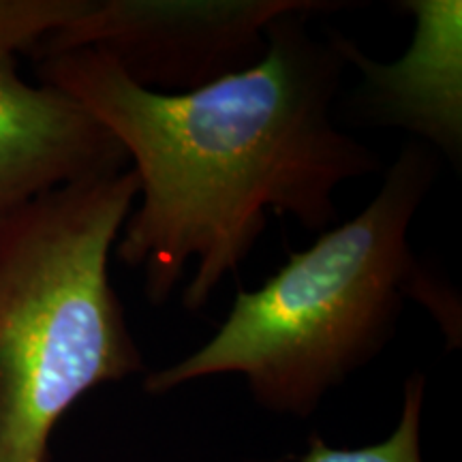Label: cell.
I'll return each instance as SVG.
<instances>
[{
	"instance_id": "cell-4",
	"label": "cell",
	"mask_w": 462,
	"mask_h": 462,
	"mask_svg": "<svg viewBox=\"0 0 462 462\" xmlns=\"http://www.w3.org/2000/svg\"><path fill=\"white\" fill-rule=\"evenodd\" d=\"M319 0H88L84 14L32 51L48 58L90 48L133 84L178 95L255 65L265 32L293 11H337Z\"/></svg>"
},
{
	"instance_id": "cell-6",
	"label": "cell",
	"mask_w": 462,
	"mask_h": 462,
	"mask_svg": "<svg viewBox=\"0 0 462 462\" xmlns=\"http://www.w3.org/2000/svg\"><path fill=\"white\" fill-rule=\"evenodd\" d=\"M123 146L65 92L0 56V223L67 184L126 170Z\"/></svg>"
},
{
	"instance_id": "cell-3",
	"label": "cell",
	"mask_w": 462,
	"mask_h": 462,
	"mask_svg": "<svg viewBox=\"0 0 462 462\" xmlns=\"http://www.w3.org/2000/svg\"><path fill=\"white\" fill-rule=\"evenodd\" d=\"M137 190L126 167L0 223V462H50L51 432L79 398L143 373L109 279Z\"/></svg>"
},
{
	"instance_id": "cell-7",
	"label": "cell",
	"mask_w": 462,
	"mask_h": 462,
	"mask_svg": "<svg viewBox=\"0 0 462 462\" xmlns=\"http://www.w3.org/2000/svg\"><path fill=\"white\" fill-rule=\"evenodd\" d=\"M426 377L413 373L404 383L402 413L394 432L366 448H330L321 435H310L309 452L300 462H424L421 460V411H424Z\"/></svg>"
},
{
	"instance_id": "cell-1",
	"label": "cell",
	"mask_w": 462,
	"mask_h": 462,
	"mask_svg": "<svg viewBox=\"0 0 462 462\" xmlns=\"http://www.w3.org/2000/svg\"><path fill=\"white\" fill-rule=\"evenodd\" d=\"M310 14L274 20L255 65L178 95L133 84L90 48L37 60L39 82L78 101L133 163L140 190L114 248L150 304L170 302L190 265L182 304L204 309L268 215L321 234L340 218L338 189L383 167L334 125L346 65L330 39L310 34Z\"/></svg>"
},
{
	"instance_id": "cell-8",
	"label": "cell",
	"mask_w": 462,
	"mask_h": 462,
	"mask_svg": "<svg viewBox=\"0 0 462 462\" xmlns=\"http://www.w3.org/2000/svg\"><path fill=\"white\" fill-rule=\"evenodd\" d=\"M86 7L88 0H0V56L32 54Z\"/></svg>"
},
{
	"instance_id": "cell-5",
	"label": "cell",
	"mask_w": 462,
	"mask_h": 462,
	"mask_svg": "<svg viewBox=\"0 0 462 462\" xmlns=\"http://www.w3.org/2000/svg\"><path fill=\"white\" fill-rule=\"evenodd\" d=\"M413 39L396 62L368 58L340 32L328 39L345 65L362 73L357 114L374 125L402 129L460 167L462 161V3L407 0Z\"/></svg>"
},
{
	"instance_id": "cell-2",
	"label": "cell",
	"mask_w": 462,
	"mask_h": 462,
	"mask_svg": "<svg viewBox=\"0 0 462 462\" xmlns=\"http://www.w3.org/2000/svg\"><path fill=\"white\" fill-rule=\"evenodd\" d=\"M439 176V159L409 142L360 215L321 231L259 289H238L215 337L184 360L146 374L163 396L190 381L240 374L259 407L309 418L323 396L394 338L407 300L439 317L458 345L452 291L415 257L409 229Z\"/></svg>"
}]
</instances>
